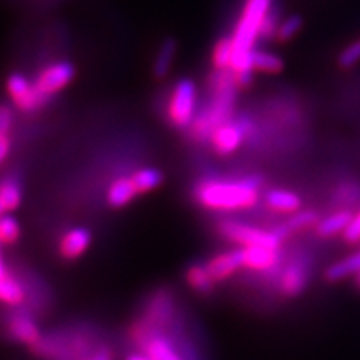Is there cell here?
I'll list each match as a JSON object with an SVG mask.
<instances>
[{
  "mask_svg": "<svg viewBox=\"0 0 360 360\" xmlns=\"http://www.w3.org/2000/svg\"><path fill=\"white\" fill-rule=\"evenodd\" d=\"M195 200L202 207L219 212H236L250 209L259 199V182L254 179L244 180H202L193 191Z\"/></svg>",
  "mask_w": 360,
  "mask_h": 360,
  "instance_id": "obj_1",
  "label": "cell"
},
{
  "mask_svg": "<svg viewBox=\"0 0 360 360\" xmlns=\"http://www.w3.org/2000/svg\"><path fill=\"white\" fill-rule=\"evenodd\" d=\"M197 109V85L191 79H180L174 85L167 102L169 122L177 129L192 125Z\"/></svg>",
  "mask_w": 360,
  "mask_h": 360,
  "instance_id": "obj_2",
  "label": "cell"
},
{
  "mask_svg": "<svg viewBox=\"0 0 360 360\" xmlns=\"http://www.w3.org/2000/svg\"><path fill=\"white\" fill-rule=\"evenodd\" d=\"M217 232L227 240L240 244L242 247H269L278 249L282 238L277 232L262 231L252 225L236 222V220H224L217 225Z\"/></svg>",
  "mask_w": 360,
  "mask_h": 360,
  "instance_id": "obj_3",
  "label": "cell"
},
{
  "mask_svg": "<svg viewBox=\"0 0 360 360\" xmlns=\"http://www.w3.org/2000/svg\"><path fill=\"white\" fill-rule=\"evenodd\" d=\"M130 335L142 352L152 360H184L167 337L162 335L160 330L148 327L143 321L134 323Z\"/></svg>",
  "mask_w": 360,
  "mask_h": 360,
  "instance_id": "obj_4",
  "label": "cell"
},
{
  "mask_svg": "<svg viewBox=\"0 0 360 360\" xmlns=\"http://www.w3.org/2000/svg\"><path fill=\"white\" fill-rule=\"evenodd\" d=\"M7 94L13 102V105L22 112H32L47 103L51 98H47L39 92L34 82H30L25 75L22 74H12L7 79Z\"/></svg>",
  "mask_w": 360,
  "mask_h": 360,
  "instance_id": "obj_5",
  "label": "cell"
},
{
  "mask_svg": "<svg viewBox=\"0 0 360 360\" xmlns=\"http://www.w3.org/2000/svg\"><path fill=\"white\" fill-rule=\"evenodd\" d=\"M75 77V65L69 60H60L45 69L34 80L35 87L42 96L52 98L53 94L64 90Z\"/></svg>",
  "mask_w": 360,
  "mask_h": 360,
  "instance_id": "obj_6",
  "label": "cell"
},
{
  "mask_svg": "<svg viewBox=\"0 0 360 360\" xmlns=\"http://www.w3.org/2000/svg\"><path fill=\"white\" fill-rule=\"evenodd\" d=\"M245 137V129L240 122H227L217 125L210 135V142H212L214 150L219 155H231L242 146Z\"/></svg>",
  "mask_w": 360,
  "mask_h": 360,
  "instance_id": "obj_7",
  "label": "cell"
},
{
  "mask_svg": "<svg viewBox=\"0 0 360 360\" xmlns=\"http://www.w3.org/2000/svg\"><path fill=\"white\" fill-rule=\"evenodd\" d=\"M307 282V262L304 259H297L282 270L281 277H278V289L285 297H297L305 290Z\"/></svg>",
  "mask_w": 360,
  "mask_h": 360,
  "instance_id": "obj_8",
  "label": "cell"
},
{
  "mask_svg": "<svg viewBox=\"0 0 360 360\" xmlns=\"http://www.w3.org/2000/svg\"><path fill=\"white\" fill-rule=\"evenodd\" d=\"M174 319V300L167 292H159L150 299L147 305L146 317L142 319L148 327L160 330L167 327Z\"/></svg>",
  "mask_w": 360,
  "mask_h": 360,
  "instance_id": "obj_9",
  "label": "cell"
},
{
  "mask_svg": "<svg viewBox=\"0 0 360 360\" xmlns=\"http://www.w3.org/2000/svg\"><path fill=\"white\" fill-rule=\"evenodd\" d=\"M238 252H240L242 267L254 270V272L274 270L281 260L278 249H269V247H242Z\"/></svg>",
  "mask_w": 360,
  "mask_h": 360,
  "instance_id": "obj_10",
  "label": "cell"
},
{
  "mask_svg": "<svg viewBox=\"0 0 360 360\" xmlns=\"http://www.w3.org/2000/svg\"><path fill=\"white\" fill-rule=\"evenodd\" d=\"M7 328L8 334H11L13 339L24 345H30L32 349L42 340V334H40L37 323H35L34 319H30L27 314H15L13 317L8 319Z\"/></svg>",
  "mask_w": 360,
  "mask_h": 360,
  "instance_id": "obj_11",
  "label": "cell"
},
{
  "mask_svg": "<svg viewBox=\"0 0 360 360\" xmlns=\"http://www.w3.org/2000/svg\"><path fill=\"white\" fill-rule=\"evenodd\" d=\"M92 236L85 227H74L64 233L58 244V252L67 260H75L82 257L85 250L90 247Z\"/></svg>",
  "mask_w": 360,
  "mask_h": 360,
  "instance_id": "obj_12",
  "label": "cell"
},
{
  "mask_svg": "<svg viewBox=\"0 0 360 360\" xmlns=\"http://www.w3.org/2000/svg\"><path fill=\"white\" fill-rule=\"evenodd\" d=\"M242 267L240 260V252L232 250V252H224V254L215 255L205 264L207 272L212 277L214 282H222L227 281L229 277H232L238 269Z\"/></svg>",
  "mask_w": 360,
  "mask_h": 360,
  "instance_id": "obj_13",
  "label": "cell"
},
{
  "mask_svg": "<svg viewBox=\"0 0 360 360\" xmlns=\"http://www.w3.org/2000/svg\"><path fill=\"white\" fill-rule=\"evenodd\" d=\"M0 302L11 305V307H19V305L25 302L24 287L7 270L2 252H0Z\"/></svg>",
  "mask_w": 360,
  "mask_h": 360,
  "instance_id": "obj_14",
  "label": "cell"
},
{
  "mask_svg": "<svg viewBox=\"0 0 360 360\" xmlns=\"http://www.w3.org/2000/svg\"><path fill=\"white\" fill-rule=\"evenodd\" d=\"M137 195L139 192L130 177L115 179L109 186V188H107V202L114 209H120V207L130 204Z\"/></svg>",
  "mask_w": 360,
  "mask_h": 360,
  "instance_id": "obj_15",
  "label": "cell"
},
{
  "mask_svg": "<svg viewBox=\"0 0 360 360\" xmlns=\"http://www.w3.org/2000/svg\"><path fill=\"white\" fill-rule=\"evenodd\" d=\"M265 204H267L274 212H281V214H292L297 212L302 205V200L300 197L294 192L289 191H270L267 195H265Z\"/></svg>",
  "mask_w": 360,
  "mask_h": 360,
  "instance_id": "obj_16",
  "label": "cell"
},
{
  "mask_svg": "<svg viewBox=\"0 0 360 360\" xmlns=\"http://www.w3.org/2000/svg\"><path fill=\"white\" fill-rule=\"evenodd\" d=\"M175 53H177V42H175V39L167 37L160 44L159 52H157L154 60V67H152L155 79L162 80L167 77L170 69H172Z\"/></svg>",
  "mask_w": 360,
  "mask_h": 360,
  "instance_id": "obj_17",
  "label": "cell"
},
{
  "mask_svg": "<svg viewBox=\"0 0 360 360\" xmlns=\"http://www.w3.org/2000/svg\"><path fill=\"white\" fill-rule=\"evenodd\" d=\"M360 274V250L355 252V254L349 255V257L339 260V262L332 264L330 267H327L326 277L327 282H340L344 281L345 277L350 276H359Z\"/></svg>",
  "mask_w": 360,
  "mask_h": 360,
  "instance_id": "obj_18",
  "label": "cell"
},
{
  "mask_svg": "<svg viewBox=\"0 0 360 360\" xmlns=\"http://www.w3.org/2000/svg\"><path fill=\"white\" fill-rule=\"evenodd\" d=\"M352 219L354 215L349 210H340V212L330 214L326 219L319 220V224L315 225V231L321 237H332L335 233L345 232V229L349 227Z\"/></svg>",
  "mask_w": 360,
  "mask_h": 360,
  "instance_id": "obj_19",
  "label": "cell"
},
{
  "mask_svg": "<svg viewBox=\"0 0 360 360\" xmlns=\"http://www.w3.org/2000/svg\"><path fill=\"white\" fill-rule=\"evenodd\" d=\"M130 179H132L134 186L137 188L139 195H141V193L155 191V188L162 184V180H164V174L155 167H143L135 170V172L130 175Z\"/></svg>",
  "mask_w": 360,
  "mask_h": 360,
  "instance_id": "obj_20",
  "label": "cell"
},
{
  "mask_svg": "<svg viewBox=\"0 0 360 360\" xmlns=\"http://www.w3.org/2000/svg\"><path fill=\"white\" fill-rule=\"evenodd\" d=\"M186 278L188 285L202 295H209L214 292L215 282L212 281V277L209 276V272H207L205 265H192V267L187 270Z\"/></svg>",
  "mask_w": 360,
  "mask_h": 360,
  "instance_id": "obj_21",
  "label": "cell"
},
{
  "mask_svg": "<svg viewBox=\"0 0 360 360\" xmlns=\"http://www.w3.org/2000/svg\"><path fill=\"white\" fill-rule=\"evenodd\" d=\"M252 69L265 72V74H277L283 69V60L276 53L265 51L252 52Z\"/></svg>",
  "mask_w": 360,
  "mask_h": 360,
  "instance_id": "obj_22",
  "label": "cell"
},
{
  "mask_svg": "<svg viewBox=\"0 0 360 360\" xmlns=\"http://www.w3.org/2000/svg\"><path fill=\"white\" fill-rule=\"evenodd\" d=\"M233 58V45L231 37H222L214 45L212 64L215 70H231Z\"/></svg>",
  "mask_w": 360,
  "mask_h": 360,
  "instance_id": "obj_23",
  "label": "cell"
},
{
  "mask_svg": "<svg viewBox=\"0 0 360 360\" xmlns=\"http://www.w3.org/2000/svg\"><path fill=\"white\" fill-rule=\"evenodd\" d=\"M22 202V188L13 179H6L0 182V204L7 212H12Z\"/></svg>",
  "mask_w": 360,
  "mask_h": 360,
  "instance_id": "obj_24",
  "label": "cell"
},
{
  "mask_svg": "<svg viewBox=\"0 0 360 360\" xmlns=\"http://www.w3.org/2000/svg\"><path fill=\"white\" fill-rule=\"evenodd\" d=\"M319 224V217L314 210H307V212H299L295 214L294 217H290L285 224L282 225V229L277 233L281 236V238L287 233L295 232V231H302L305 227H310V225H317Z\"/></svg>",
  "mask_w": 360,
  "mask_h": 360,
  "instance_id": "obj_25",
  "label": "cell"
},
{
  "mask_svg": "<svg viewBox=\"0 0 360 360\" xmlns=\"http://www.w3.org/2000/svg\"><path fill=\"white\" fill-rule=\"evenodd\" d=\"M20 237V224L13 215L6 214L0 219V245H12Z\"/></svg>",
  "mask_w": 360,
  "mask_h": 360,
  "instance_id": "obj_26",
  "label": "cell"
},
{
  "mask_svg": "<svg viewBox=\"0 0 360 360\" xmlns=\"http://www.w3.org/2000/svg\"><path fill=\"white\" fill-rule=\"evenodd\" d=\"M302 29V19L299 15H290L287 17L285 20H282L277 27V39L282 40V42H287L292 37H295L299 34V30Z\"/></svg>",
  "mask_w": 360,
  "mask_h": 360,
  "instance_id": "obj_27",
  "label": "cell"
},
{
  "mask_svg": "<svg viewBox=\"0 0 360 360\" xmlns=\"http://www.w3.org/2000/svg\"><path fill=\"white\" fill-rule=\"evenodd\" d=\"M359 60H360V40L347 45V47L340 52L339 65L344 67V69H350V67L357 64Z\"/></svg>",
  "mask_w": 360,
  "mask_h": 360,
  "instance_id": "obj_28",
  "label": "cell"
},
{
  "mask_svg": "<svg viewBox=\"0 0 360 360\" xmlns=\"http://www.w3.org/2000/svg\"><path fill=\"white\" fill-rule=\"evenodd\" d=\"M13 110L8 105H0V135H11Z\"/></svg>",
  "mask_w": 360,
  "mask_h": 360,
  "instance_id": "obj_29",
  "label": "cell"
},
{
  "mask_svg": "<svg viewBox=\"0 0 360 360\" xmlns=\"http://www.w3.org/2000/svg\"><path fill=\"white\" fill-rule=\"evenodd\" d=\"M344 237L347 238L349 242H360V214L355 215L349 227L345 229Z\"/></svg>",
  "mask_w": 360,
  "mask_h": 360,
  "instance_id": "obj_30",
  "label": "cell"
},
{
  "mask_svg": "<svg viewBox=\"0 0 360 360\" xmlns=\"http://www.w3.org/2000/svg\"><path fill=\"white\" fill-rule=\"evenodd\" d=\"M11 147H12L11 135H0V165L6 162L8 154H11Z\"/></svg>",
  "mask_w": 360,
  "mask_h": 360,
  "instance_id": "obj_31",
  "label": "cell"
},
{
  "mask_svg": "<svg viewBox=\"0 0 360 360\" xmlns=\"http://www.w3.org/2000/svg\"><path fill=\"white\" fill-rule=\"evenodd\" d=\"M90 360H112V359H110V355H109V350L103 349V350H98V352L94 355V357L90 359Z\"/></svg>",
  "mask_w": 360,
  "mask_h": 360,
  "instance_id": "obj_32",
  "label": "cell"
},
{
  "mask_svg": "<svg viewBox=\"0 0 360 360\" xmlns=\"http://www.w3.org/2000/svg\"><path fill=\"white\" fill-rule=\"evenodd\" d=\"M125 360H152V359L143 352H134V354H129Z\"/></svg>",
  "mask_w": 360,
  "mask_h": 360,
  "instance_id": "obj_33",
  "label": "cell"
},
{
  "mask_svg": "<svg viewBox=\"0 0 360 360\" xmlns=\"http://www.w3.org/2000/svg\"><path fill=\"white\" fill-rule=\"evenodd\" d=\"M6 214H7V210L4 209V205H2V204H0V219H2L4 215H6Z\"/></svg>",
  "mask_w": 360,
  "mask_h": 360,
  "instance_id": "obj_34",
  "label": "cell"
},
{
  "mask_svg": "<svg viewBox=\"0 0 360 360\" xmlns=\"http://www.w3.org/2000/svg\"><path fill=\"white\" fill-rule=\"evenodd\" d=\"M355 283H357V287L360 289V274L357 276V281H355Z\"/></svg>",
  "mask_w": 360,
  "mask_h": 360,
  "instance_id": "obj_35",
  "label": "cell"
}]
</instances>
